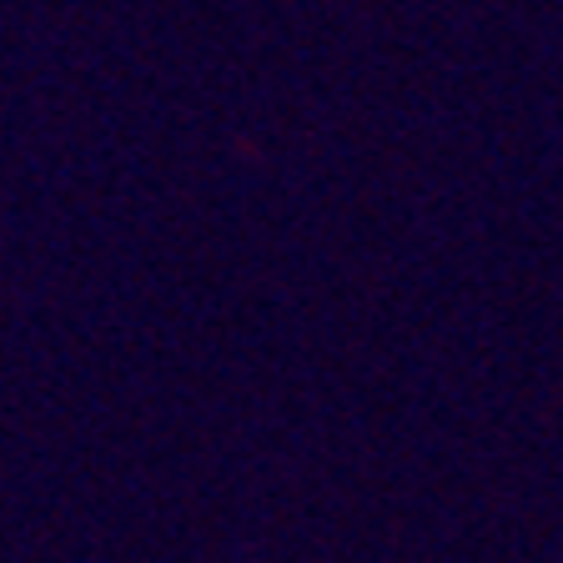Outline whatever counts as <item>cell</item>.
I'll return each instance as SVG.
<instances>
[]
</instances>
